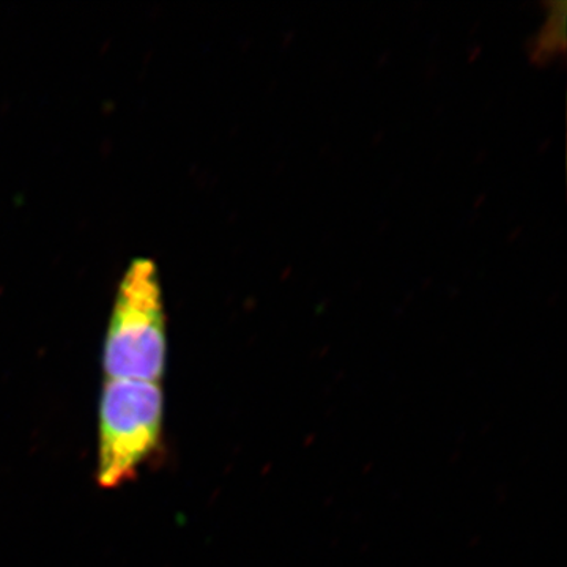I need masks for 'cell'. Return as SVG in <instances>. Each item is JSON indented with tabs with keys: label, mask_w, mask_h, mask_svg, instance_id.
Listing matches in <instances>:
<instances>
[{
	"label": "cell",
	"mask_w": 567,
	"mask_h": 567,
	"mask_svg": "<svg viewBox=\"0 0 567 567\" xmlns=\"http://www.w3.org/2000/svg\"><path fill=\"white\" fill-rule=\"evenodd\" d=\"M167 330L156 264L137 257L118 282L103 347L106 380L159 383L166 372Z\"/></svg>",
	"instance_id": "1"
},
{
	"label": "cell",
	"mask_w": 567,
	"mask_h": 567,
	"mask_svg": "<svg viewBox=\"0 0 567 567\" xmlns=\"http://www.w3.org/2000/svg\"><path fill=\"white\" fill-rule=\"evenodd\" d=\"M164 398L159 383L106 380L100 402L96 483L118 488L136 480L163 442Z\"/></svg>",
	"instance_id": "2"
},
{
	"label": "cell",
	"mask_w": 567,
	"mask_h": 567,
	"mask_svg": "<svg viewBox=\"0 0 567 567\" xmlns=\"http://www.w3.org/2000/svg\"><path fill=\"white\" fill-rule=\"evenodd\" d=\"M563 24H565V14L555 13L554 17L548 20L546 28H544V35H547V39L539 40L537 51L546 52L557 48V35L565 37V28H563Z\"/></svg>",
	"instance_id": "3"
}]
</instances>
